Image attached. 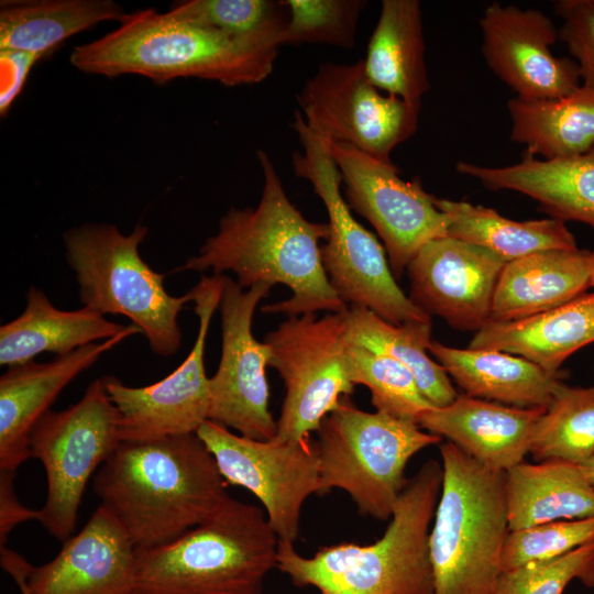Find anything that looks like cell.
Instances as JSON below:
<instances>
[{
    "label": "cell",
    "mask_w": 594,
    "mask_h": 594,
    "mask_svg": "<svg viewBox=\"0 0 594 594\" xmlns=\"http://www.w3.org/2000/svg\"><path fill=\"white\" fill-rule=\"evenodd\" d=\"M279 539L263 508L229 497L174 541L136 551V594H261Z\"/></svg>",
    "instance_id": "obj_5"
},
{
    "label": "cell",
    "mask_w": 594,
    "mask_h": 594,
    "mask_svg": "<svg viewBox=\"0 0 594 594\" xmlns=\"http://www.w3.org/2000/svg\"><path fill=\"white\" fill-rule=\"evenodd\" d=\"M441 485L442 465L428 460L408 480L378 540L321 547L314 557L279 540L277 569L324 594H433L428 540Z\"/></svg>",
    "instance_id": "obj_3"
},
{
    "label": "cell",
    "mask_w": 594,
    "mask_h": 594,
    "mask_svg": "<svg viewBox=\"0 0 594 594\" xmlns=\"http://www.w3.org/2000/svg\"><path fill=\"white\" fill-rule=\"evenodd\" d=\"M14 471L0 470V547L21 522L37 520L38 509L23 506L14 490Z\"/></svg>",
    "instance_id": "obj_41"
},
{
    "label": "cell",
    "mask_w": 594,
    "mask_h": 594,
    "mask_svg": "<svg viewBox=\"0 0 594 594\" xmlns=\"http://www.w3.org/2000/svg\"><path fill=\"white\" fill-rule=\"evenodd\" d=\"M292 127L302 146L293 153L294 173L311 184L328 213L321 261L336 294L348 306L366 308L394 324L431 322L396 283L378 240L352 216L340 190L342 175L322 138L298 110Z\"/></svg>",
    "instance_id": "obj_9"
},
{
    "label": "cell",
    "mask_w": 594,
    "mask_h": 594,
    "mask_svg": "<svg viewBox=\"0 0 594 594\" xmlns=\"http://www.w3.org/2000/svg\"><path fill=\"white\" fill-rule=\"evenodd\" d=\"M323 141L342 175L349 207L374 227L398 278L424 244L447 235L449 218L420 180L402 179L393 163L350 145Z\"/></svg>",
    "instance_id": "obj_16"
},
{
    "label": "cell",
    "mask_w": 594,
    "mask_h": 594,
    "mask_svg": "<svg viewBox=\"0 0 594 594\" xmlns=\"http://www.w3.org/2000/svg\"><path fill=\"white\" fill-rule=\"evenodd\" d=\"M196 435L213 455L224 481L252 493L278 539L295 543L304 504L311 495H321L319 462L309 439L255 440L211 420Z\"/></svg>",
    "instance_id": "obj_13"
},
{
    "label": "cell",
    "mask_w": 594,
    "mask_h": 594,
    "mask_svg": "<svg viewBox=\"0 0 594 594\" xmlns=\"http://www.w3.org/2000/svg\"><path fill=\"white\" fill-rule=\"evenodd\" d=\"M573 580L594 587V543L502 572L493 594H562Z\"/></svg>",
    "instance_id": "obj_38"
},
{
    "label": "cell",
    "mask_w": 594,
    "mask_h": 594,
    "mask_svg": "<svg viewBox=\"0 0 594 594\" xmlns=\"http://www.w3.org/2000/svg\"><path fill=\"white\" fill-rule=\"evenodd\" d=\"M321 594H324V593H321Z\"/></svg>",
    "instance_id": "obj_45"
},
{
    "label": "cell",
    "mask_w": 594,
    "mask_h": 594,
    "mask_svg": "<svg viewBox=\"0 0 594 594\" xmlns=\"http://www.w3.org/2000/svg\"><path fill=\"white\" fill-rule=\"evenodd\" d=\"M345 360L353 385H364L377 411L418 424L433 406L420 392L411 372L398 361L348 341Z\"/></svg>",
    "instance_id": "obj_35"
},
{
    "label": "cell",
    "mask_w": 594,
    "mask_h": 594,
    "mask_svg": "<svg viewBox=\"0 0 594 594\" xmlns=\"http://www.w3.org/2000/svg\"><path fill=\"white\" fill-rule=\"evenodd\" d=\"M590 543H594V516L512 530L502 552V572L553 560Z\"/></svg>",
    "instance_id": "obj_37"
},
{
    "label": "cell",
    "mask_w": 594,
    "mask_h": 594,
    "mask_svg": "<svg viewBox=\"0 0 594 594\" xmlns=\"http://www.w3.org/2000/svg\"><path fill=\"white\" fill-rule=\"evenodd\" d=\"M92 483L100 505L138 550L174 541L230 497L213 455L196 433L121 441Z\"/></svg>",
    "instance_id": "obj_2"
},
{
    "label": "cell",
    "mask_w": 594,
    "mask_h": 594,
    "mask_svg": "<svg viewBox=\"0 0 594 594\" xmlns=\"http://www.w3.org/2000/svg\"><path fill=\"white\" fill-rule=\"evenodd\" d=\"M112 0H4L0 4V51L43 58L69 37L106 21L124 19Z\"/></svg>",
    "instance_id": "obj_29"
},
{
    "label": "cell",
    "mask_w": 594,
    "mask_h": 594,
    "mask_svg": "<svg viewBox=\"0 0 594 594\" xmlns=\"http://www.w3.org/2000/svg\"><path fill=\"white\" fill-rule=\"evenodd\" d=\"M141 332L130 324L120 334L59 355L9 366L0 377V470L16 471L30 458L29 436L59 393L82 371L125 338Z\"/></svg>",
    "instance_id": "obj_20"
},
{
    "label": "cell",
    "mask_w": 594,
    "mask_h": 594,
    "mask_svg": "<svg viewBox=\"0 0 594 594\" xmlns=\"http://www.w3.org/2000/svg\"><path fill=\"white\" fill-rule=\"evenodd\" d=\"M442 485L429 532L433 594H493L509 534L506 472L447 441Z\"/></svg>",
    "instance_id": "obj_6"
},
{
    "label": "cell",
    "mask_w": 594,
    "mask_h": 594,
    "mask_svg": "<svg viewBox=\"0 0 594 594\" xmlns=\"http://www.w3.org/2000/svg\"><path fill=\"white\" fill-rule=\"evenodd\" d=\"M344 315L348 341L385 354L406 366L433 407L448 406L459 396L446 370L427 353L431 342V322L394 324L358 306H349Z\"/></svg>",
    "instance_id": "obj_32"
},
{
    "label": "cell",
    "mask_w": 594,
    "mask_h": 594,
    "mask_svg": "<svg viewBox=\"0 0 594 594\" xmlns=\"http://www.w3.org/2000/svg\"><path fill=\"white\" fill-rule=\"evenodd\" d=\"M554 10L562 20L559 37L579 67L581 85L594 90V0H560Z\"/></svg>",
    "instance_id": "obj_39"
},
{
    "label": "cell",
    "mask_w": 594,
    "mask_h": 594,
    "mask_svg": "<svg viewBox=\"0 0 594 594\" xmlns=\"http://www.w3.org/2000/svg\"><path fill=\"white\" fill-rule=\"evenodd\" d=\"M480 26L485 62L517 98H558L581 86L576 63L552 54L559 30L541 11L493 2Z\"/></svg>",
    "instance_id": "obj_17"
},
{
    "label": "cell",
    "mask_w": 594,
    "mask_h": 594,
    "mask_svg": "<svg viewBox=\"0 0 594 594\" xmlns=\"http://www.w3.org/2000/svg\"><path fill=\"white\" fill-rule=\"evenodd\" d=\"M510 139L526 146L528 155L543 160L572 157L594 145V90L580 86L550 99L507 102Z\"/></svg>",
    "instance_id": "obj_30"
},
{
    "label": "cell",
    "mask_w": 594,
    "mask_h": 594,
    "mask_svg": "<svg viewBox=\"0 0 594 594\" xmlns=\"http://www.w3.org/2000/svg\"><path fill=\"white\" fill-rule=\"evenodd\" d=\"M422 12L417 0H384L363 59L372 84L421 109L430 82Z\"/></svg>",
    "instance_id": "obj_27"
},
{
    "label": "cell",
    "mask_w": 594,
    "mask_h": 594,
    "mask_svg": "<svg viewBox=\"0 0 594 594\" xmlns=\"http://www.w3.org/2000/svg\"><path fill=\"white\" fill-rule=\"evenodd\" d=\"M127 328L88 307L61 310L42 289L31 286L23 312L0 327V364L9 367L26 363L43 352L68 354L111 339Z\"/></svg>",
    "instance_id": "obj_26"
},
{
    "label": "cell",
    "mask_w": 594,
    "mask_h": 594,
    "mask_svg": "<svg viewBox=\"0 0 594 594\" xmlns=\"http://www.w3.org/2000/svg\"><path fill=\"white\" fill-rule=\"evenodd\" d=\"M136 548L101 505L50 562L33 566L30 594H136Z\"/></svg>",
    "instance_id": "obj_19"
},
{
    "label": "cell",
    "mask_w": 594,
    "mask_h": 594,
    "mask_svg": "<svg viewBox=\"0 0 594 594\" xmlns=\"http://www.w3.org/2000/svg\"><path fill=\"white\" fill-rule=\"evenodd\" d=\"M441 441V437L416 422L377 410L364 411L350 396H344L322 420L312 442L321 495L339 488L362 515L391 519L408 484V462L419 451Z\"/></svg>",
    "instance_id": "obj_8"
},
{
    "label": "cell",
    "mask_w": 594,
    "mask_h": 594,
    "mask_svg": "<svg viewBox=\"0 0 594 594\" xmlns=\"http://www.w3.org/2000/svg\"><path fill=\"white\" fill-rule=\"evenodd\" d=\"M0 563L2 569L15 581L21 594H30L28 578L33 566L22 556L7 548V546L0 547Z\"/></svg>",
    "instance_id": "obj_42"
},
{
    "label": "cell",
    "mask_w": 594,
    "mask_h": 594,
    "mask_svg": "<svg viewBox=\"0 0 594 594\" xmlns=\"http://www.w3.org/2000/svg\"><path fill=\"white\" fill-rule=\"evenodd\" d=\"M509 531L594 516V486L583 465L549 460L506 471Z\"/></svg>",
    "instance_id": "obj_28"
},
{
    "label": "cell",
    "mask_w": 594,
    "mask_h": 594,
    "mask_svg": "<svg viewBox=\"0 0 594 594\" xmlns=\"http://www.w3.org/2000/svg\"><path fill=\"white\" fill-rule=\"evenodd\" d=\"M278 51L244 48L175 13H128L110 33L74 47L78 70L109 78L138 75L157 84L200 78L224 86L253 85L273 72Z\"/></svg>",
    "instance_id": "obj_4"
},
{
    "label": "cell",
    "mask_w": 594,
    "mask_h": 594,
    "mask_svg": "<svg viewBox=\"0 0 594 594\" xmlns=\"http://www.w3.org/2000/svg\"><path fill=\"white\" fill-rule=\"evenodd\" d=\"M289 20L285 44L355 45L358 23L366 7L363 0H285Z\"/></svg>",
    "instance_id": "obj_36"
},
{
    "label": "cell",
    "mask_w": 594,
    "mask_h": 594,
    "mask_svg": "<svg viewBox=\"0 0 594 594\" xmlns=\"http://www.w3.org/2000/svg\"><path fill=\"white\" fill-rule=\"evenodd\" d=\"M264 185L256 207L231 208L209 237L199 254L188 258L178 271L232 272L246 289L265 283L283 284L292 296L265 305V314L344 312V304L329 283L321 261L319 242L329 235L328 223L306 219L287 197L271 157L257 151Z\"/></svg>",
    "instance_id": "obj_1"
},
{
    "label": "cell",
    "mask_w": 594,
    "mask_h": 594,
    "mask_svg": "<svg viewBox=\"0 0 594 594\" xmlns=\"http://www.w3.org/2000/svg\"><path fill=\"white\" fill-rule=\"evenodd\" d=\"M506 262L493 252L450 235L424 244L407 266L411 301L461 331L490 321L498 277Z\"/></svg>",
    "instance_id": "obj_18"
},
{
    "label": "cell",
    "mask_w": 594,
    "mask_h": 594,
    "mask_svg": "<svg viewBox=\"0 0 594 594\" xmlns=\"http://www.w3.org/2000/svg\"><path fill=\"white\" fill-rule=\"evenodd\" d=\"M297 101L306 124L323 140L384 163H392V151L416 132L420 112L397 96L382 94L369 79L363 59L321 64Z\"/></svg>",
    "instance_id": "obj_12"
},
{
    "label": "cell",
    "mask_w": 594,
    "mask_h": 594,
    "mask_svg": "<svg viewBox=\"0 0 594 594\" xmlns=\"http://www.w3.org/2000/svg\"><path fill=\"white\" fill-rule=\"evenodd\" d=\"M594 342V292L520 320L486 322L469 348L521 356L550 373L561 372L575 351Z\"/></svg>",
    "instance_id": "obj_25"
},
{
    "label": "cell",
    "mask_w": 594,
    "mask_h": 594,
    "mask_svg": "<svg viewBox=\"0 0 594 594\" xmlns=\"http://www.w3.org/2000/svg\"><path fill=\"white\" fill-rule=\"evenodd\" d=\"M344 314L293 316L266 334L268 366L278 372L285 385L274 439L308 440L341 398L353 393L355 385L349 378L345 360Z\"/></svg>",
    "instance_id": "obj_11"
},
{
    "label": "cell",
    "mask_w": 594,
    "mask_h": 594,
    "mask_svg": "<svg viewBox=\"0 0 594 594\" xmlns=\"http://www.w3.org/2000/svg\"><path fill=\"white\" fill-rule=\"evenodd\" d=\"M544 409L506 406L459 395L444 407H432L418 419L426 431L448 439L479 463L508 471L529 453L536 424Z\"/></svg>",
    "instance_id": "obj_21"
},
{
    "label": "cell",
    "mask_w": 594,
    "mask_h": 594,
    "mask_svg": "<svg viewBox=\"0 0 594 594\" xmlns=\"http://www.w3.org/2000/svg\"><path fill=\"white\" fill-rule=\"evenodd\" d=\"M583 466L587 473L592 485L594 486V459L585 463Z\"/></svg>",
    "instance_id": "obj_43"
},
{
    "label": "cell",
    "mask_w": 594,
    "mask_h": 594,
    "mask_svg": "<svg viewBox=\"0 0 594 594\" xmlns=\"http://www.w3.org/2000/svg\"><path fill=\"white\" fill-rule=\"evenodd\" d=\"M588 270L591 275L592 287H594V252H591L588 260Z\"/></svg>",
    "instance_id": "obj_44"
},
{
    "label": "cell",
    "mask_w": 594,
    "mask_h": 594,
    "mask_svg": "<svg viewBox=\"0 0 594 594\" xmlns=\"http://www.w3.org/2000/svg\"><path fill=\"white\" fill-rule=\"evenodd\" d=\"M529 453L537 462L584 465L594 459V386L560 383L536 424Z\"/></svg>",
    "instance_id": "obj_34"
},
{
    "label": "cell",
    "mask_w": 594,
    "mask_h": 594,
    "mask_svg": "<svg viewBox=\"0 0 594 594\" xmlns=\"http://www.w3.org/2000/svg\"><path fill=\"white\" fill-rule=\"evenodd\" d=\"M119 421L103 376L91 382L76 404L50 409L33 426L30 458L42 463L47 485L37 521L58 540L73 536L90 477L121 443Z\"/></svg>",
    "instance_id": "obj_10"
},
{
    "label": "cell",
    "mask_w": 594,
    "mask_h": 594,
    "mask_svg": "<svg viewBox=\"0 0 594 594\" xmlns=\"http://www.w3.org/2000/svg\"><path fill=\"white\" fill-rule=\"evenodd\" d=\"M223 275L202 276L189 292L199 327L184 362L163 380L142 387L105 376L108 394L120 415L121 441L145 442L196 433L209 420L210 389L205 371V345L211 318L219 307Z\"/></svg>",
    "instance_id": "obj_14"
},
{
    "label": "cell",
    "mask_w": 594,
    "mask_h": 594,
    "mask_svg": "<svg viewBox=\"0 0 594 594\" xmlns=\"http://www.w3.org/2000/svg\"><path fill=\"white\" fill-rule=\"evenodd\" d=\"M455 167L488 189H509L529 196L550 218L594 228V145L583 154L565 158L540 160L525 154L519 163L504 167L469 162H458Z\"/></svg>",
    "instance_id": "obj_22"
},
{
    "label": "cell",
    "mask_w": 594,
    "mask_h": 594,
    "mask_svg": "<svg viewBox=\"0 0 594 594\" xmlns=\"http://www.w3.org/2000/svg\"><path fill=\"white\" fill-rule=\"evenodd\" d=\"M147 232L141 223L129 234L110 223L81 224L63 234L65 257L84 307L125 316L154 353L168 358L182 345L178 316L193 296L168 294L165 275L142 258L140 245Z\"/></svg>",
    "instance_id": "obj_7"
},
{
    "label": "cell",
    "mask_w": 594,
    "mask_h": 594,
    "mask_svg": "<svg viewBox=\"0 0 594 594\" xmlns=\"http://www.w3.org/2000/svg\"><path fill=\"white\" fill-rule=\"evenodd\" d=\"M169 11L252 51H278L285 44L289 11L285 1L187 0Z\"/></svg>",
    "instance_id": "obj_33"
},
{
    "label": "cell",
    "mask_w": 594,
    "mask_h": 594,
    "mask_svg": "<svg viewBox=\"0 0 594 594\" xmlns=\"http://www.w3.org/2000/svg\"><path fill=\"white\" fill-rule=\"evenodd\" d=\"M590 251L536 252L505 264L493 295L490 321L525 319L566 304L592 287Z\"/></svg>",
    "instance_id": "obj_23"
},
{
    "label": "cell",
    "mask_w": 594,
    "mask_h": 594,
    "mask_svg": "<svg viewBox=\"0 0 594 594\" xmlns=\"http://www.w3.org/2000/svg\"><path fill=\"white\" fill-rule=\"evenodd\" d=\"M42 56L22 52L0 51L1 90L0 113L6 116L14 100L23 90L26 79L33 66L42 59Z\"/></svg>",
    "instance_id": "obj_40"
},
{
    "label": "cell",
    "mask_w": 594,
    "mask_h": 594,
    "mask_svg": "<svg viewBox=\"0 0 594 594\" xmlns=\"http://www.w3.org/2000/svg\"><path fill=\"white\" fill-rule=\"evenodd\" d=\"M272 286L258 283L242 288L223 275L219 301L221 314V356L216 373L209 377V420L237 430L255 440H270L277 422L270 410L266 366L271 348L252 332L258 302Z\"/></svg>",
    "instance_id": "obj_15"
},
{
    "label": "cell",
    "mask_w": 594,
    "mask_h": 594,
    "mask_svg": "<svg viewBox=\"0 0 594 594\" xmlns=\"http://www.w3.org/2000/svg\"><path fill=\"white\" fill-rule=\"evenodd\" d=\"M428 351L465 395L506 406L546 409L563 378L562 371L550 373L497 350L458 349L431 340Z\"/></svg>",
    "instance_id": "obj_24"
},
{
    "label": "cell",
    "mask_w": 594,
    "mask_h": 594,
    "mask_svg": "<svg viewBox=\"0 0 594 594\" xmlns=\"http://www.w3.org/2000/svg\"><path fill=\"white\" fill-rule=\"evenodd\" d=\"M433 201L449 218L447 235L482 246L506 263L540 251L578 248L565 222L556 218L515 221L464 200Z\"/></svg>",
    "instance_id": "obj_31"
}]
</instances>
